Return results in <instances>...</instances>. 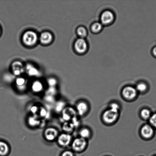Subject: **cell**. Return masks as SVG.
Instances as JSON below:
<instances>
[{
  "label": "cell",
  "mask_w": 156,
  "mask_h": 156,
  "mask_svg": "<svg viewBox=\"0 0 156 156\" xmlns=\"http://www.w3.org/2000/svg\"><path fill=\"white\" fill-rule=\"evenodd\" d=\"M37 37L36 33L33 31L26 32L23 36V41L27 45H34L37 41Z\"/></svg>",
  "instance_id": "1"
},
{
  "label": "cell",
  "mask_w": 156,
  "mask_h": 156,
  "mask_svg": "<svg viewBox=\"0 0 156 156\" xmlns=\"http://www.w3.org/2000/svg\"><path fill=\"white\" fill-rule=\"evenodd\" d=\"M118 114L119 112L115 111L110 108L104 113L103 116L104 120L106 123H113L117 119Z\"/></svg>",
  "instance_id": "2"
},
{
  "label": "cell",
  "mask_w": 156,
  "mask_h": 156,
  "mask_svg": "<svg viewBox=\"0 0 156 156\" xmlns=\"http://www.w3.org/2000/svg\"><path fill=\"white\" fill-rule=\"evenodd\" d=\"M86 144L87 142L85 139L81 137L74 140L73 144V148L74 151H80L85 147Z\"/></svg>",
  "instance_id": "3"
},
{
  "label": "cell",
  "mask_w": 156,
  "mask_h": 156,
  "mask_svg": "<svg viewBox=\"0 0 156 156\" xmlns=\"http://www.w3.org/2000/svg\"><path fill=\"white\" fill-rule=\"evenodd\" d=\"M123 95L125 98L128 99H133L136 96V90L133 87H127L123 89Z\"/></svg>",
  "instance_id": "4"
},
{
  "label": "cell",
  "mask_w": 156,
  "mask_h": 156,
  "mask_svg": "<svg viewBox=\"0 0 156 156\" xmlns=\"http://www.w3.org/2000/svg\"><path fill=\"white\" fill-rule=\"evenodd\" d=\"M87 45L85 40L80 38L78 39L75 44V48L76 51L79 53L85 52L86 51Z\"/></svg>",
  "instance_id": "5"
},
{
  "label": "cell",
  "mask_w": 156,
  "mask_h": 156,
  "mask_svg": "<svg viewBox=\"0 0 156 156\" xmlns=\"http://www.w3.org/2000/svg\"><path fill=\"white\" fill-rule=\"evenodd\" d=\"M114 19V15L110 11H105L102 13L101 20L103 24H108L111 23Z\"/></svg>",
  "instance_id": "6"
},
{
  "label": "cell",
  "mask_w": 156,
  "mask_h": 156,
  "mask_svg": "<svg viewBox=\"0 0 156 156\" xmlns=\"http://www.w3.org/2000/svg\"><path fill=\"white\" fill-rule=\"evenodd\" d=\"M154 128L151 125H146L142 127L141 129L142 135L145 138H149L153 136L154 134Z\"/></svg>",
  "instance_id": "7"
},
{
  "label": "cell",
  "mask_w": 156,
  "mask_h": 156,
  "mask_svg": "<svg viewBox=\"0 0 156 156\" xmlns=\"http://www.w3.org/2000/svg\"><path fill=\"white\" fill-rule=\"evenodd\" d=\"M12 69L14 74L16 76L22 74L24 70L22 64L19 62H14L12 65Z\"/></svg>",
  "instance_id": "8"
},
{
  "label": "cell",
  "mask_w": 156,
  "mask_h": 156,
  "mask_svg": "<svg viewBox=\"0 0 156 156\" xmlns=\"http://www.w3.org/2000/svg\"><path fill=\"white\" fill-rule=\"evenodd\" d=\"M58 135L57 130L53 128H49L45 132V138L49 140H53Z\"/></svg>",
  "instance_id": "9"
},
{
  "label": "cell",
  "mask_w": 156,
  "mask_h": 156,
  "mask_svg": "<svg viewBox=\"0 0 156 156\" xmlns=\"http://www.w3.org/2000/svg\"><path fill=\"white\" fill-rule=\"evenodd\" d=\"M71 136L67 134H62L59 137L58 142L61 146H68L71 140Z\"/></svg>",
  "instance_id": "10"
},
{
  "label": "cell",
  "mask_w": 156,
  "mask_h": 156,
  "mask_svg": "<svg viewBox=\"0 0 156 156\" xmlns=\"http://www.w3.org/2000/svg\"><path fill=\"white\" fill-rule=\"evenodd\" d=\"M52 39V36L51 34L45 32L41 34L40 37L41 42L43 44H47L49 43Z\"/></svg>",
  "instance_id": "11"
},
{
  "label": "cell",
  "mask_w": 156,
  "mask_h": 156,
  "mask_svg": "<svg viewBox=\"0 0 156 156\" xmlns=\"http://www.w3.org/2000/svg\"><path fill=\"white\" fill-rule=\"evenodd\" d=\"M74 110L71 108H67L64 110L63 118L64 120L68 121L71 119L75 114Z\"/></svg>",
  "instance_id": "12"
},
{
  "label": "cell",
  "mask_w": 156,
  "mask_h": 156,
  "mask_svg": "<svg viewBox=\"0 0 156 156\" xmlns=\"http://www.w3.org/2000/svg\"><path fill=\"white\" fill-rule=\"evenodd\" d=\"M88 105L85 102H81L77 105V110L80 115H82L87 112Z\"/></svg>",
  "instance_id": "13"
},
{
  "label": "cell",
  "mask_w": 156,
  "mask_h": 156,
  "mask_svg": "<svg viewBox=\"0 0 156 156\" xmlns=\"http://www.w3.org/2000/svg\"><path fill=\"white\" fill-rule=\"evenodd\" d=\"M9 152V147L7 144L0 141V156H5Z\"/></svg>",
  "instance_id": "14"
},
{
  "label": "cell",
  "mask_w": 156,
  "mask_h": 156,
  "mask_svg": "<svg viewBox=\"0 0 156 156\" xmlns=\"http://www.w3.org/2000/svg\"><path fill=\"white\" fill-rule=\"evenodd\" d=\"M27 69L28 71V74L30 76H37L39 74L38 70L32 66L31 65H27Z\"/></svg>",
  "instance_id": "15"
},
{
  "label": "cell",
  "mask_w": 156,
  "mask_h": 156,
  "mask_svg": "<svg viewBox=\"0 0 156 156\" xmlns=\"http://www.w3.org/2000/svg\"><path fill=\"white\" fill-rule=\"evenodd\" d=\"M43 86L42 84L39 81L35 82L32 85V89L35 92H39L42 90Z\"/></svg>",
  "instance_id": "16"
},
{
  "label": "cell",
  "mask_w": 156,
  "mask_h": 156,
  "mask_svg": "<svg viewBox=\"0 0 156 156\" xmlns=\"http://www.w3.org/2000/svg\"><path fill=\"white\" fill-rule=\"evenodd\" d=\"M141 115L145 119H150L151 116V111L147 109H143L141 112Z\"/></svg>",
  "instance_id": "17"
},
{
  "label": "cell",
  "mask_w": 156,
  "mask_h": 156,
  "mask_svg": "<svg viewBox=\"0 0 156 156\" xmlns=\"http://www.w3.org/2000/svg\"><path fill=\"white\" fill-rule=\"evenodd\" d=\"M80 134L82 138L85 139V138H88L89 136L90 131L89 130L87 129V128H84L80 131Z\"/></svg>",
  "instance_id": "18"
},
{
  "label": "cell",
  "mask_w": 156,
  "mask_h": 156,
  "mask_svg": "<svg viewBox=\"0 0 156 156\" xmlns=\"http://www.w3.org/2000/svg\"><path fill=\"white\" fill-rule=\"evenodd\" d=\"M102 28V24L99 23H96L92 26L91 30L93 32L97 33L101 30Z\"/></svg>",
  "instance_id": "19"
},
{
  "label": "cell",
  "mask_w": 156,
  "mask_h": 156,
  "mask_svg": "<svg viewBox=\"0 0 156 156\" xmlns=\"http://www.w3.org/2000/svg\"><path fill=\"white\" fill-rule=\"evenodd\" d=\"M77 32L78 35L81 37H84L87 36V31L84 27H81L77 29Z\"/></svg>",
  "instance_id": "20"
},
{
  "label": "cell",
  "mask_w": 156,
  "mask_h": 156,
  "mask_svg": "<svg viewBox=\"0 0 156 156\" xmlns=\"http://www.w3.org/2000/svg\"><path fill=\"white\" fill-rule=\"evenodd\" d=\"M136 89L138 91L140 92L145 91L147 89V86L146 84L141 83L137 85Z\"/></svg>",
  "instance_id": "21"
},
{
  "label": "cell",
  "mask_w": 156,
  "mask_h": 156,
  "mask_svg": "<svg viewBox=\"0 0 156 156\" xmlns=\"http://www.w3.org/2000/svg\"><path fill=\"white\" fill-rule=\"evenodd\" d=\"M149 121L151 126L156 128V113L151 116Z\"/></svg>",
  "instance_id": "22"
},
{
  "label": "cell",
  "mask_w": 156,
  "mask_h": 156,
  "mask_svg": "<svg viewBox=\"0 0 156 156\" xmlns=\"http://www.w3.org/2000/svg\"><path fill=\"white\" fill-rule=\"evenodd\" d=\"M29 123L31 126H36L39 123V121L33 117H30L29 119Z\"/></svg>",
  "instance_id": "23"
},
{
  "label": "cell",
  "mask_w": 156,
  "mask_h": 156,
  "mask_svg": "<svg viewBox=\"0 0 156 156\" xmlns=\"http://www.w3.org/2000/svg\"><path fill=\"white\" fill-rule=\"evenodd\" d=\"M25 83V79L22 78H19L16 79V83L18 86L22 87Z\"/></svg>",
  "instance_id": "24"
},
{
  "label": "cell",
  "mask_w": 156,
  "mask_h": 156,
  "mask_svg": "<svg viewBox=\"0 0 156 156\" xmlns=\"http://www.w3.org/2000/svg\"><path fill=\"white\" fill-rule=\"evenodd\" d=\"M73 125L68 123H65L64 125L63 129L66 131H70L73 128Z\"/></svg>",
  "instance_id": "25"
},
{
  "label": "cell",
  "mask_w": 156,
  "mask_h": 156,
  "mask_svg": "<svg viewBox=\"0 0 156 156\" xmlns=\"http://www.w3.org/2000/svg\"><path fill=\"white\" fill-rule=\"evenodd\" d=\"M48 83L50 87H54L57 83V81L55 79L51 78L48 80Z\"/></svg>",
  "instance_id": "26"
},
{
  "label": "cell",
  "mask_w": 156,
  "mask_h": 156,
  "mask_svg": "<svg viewBox=\"0 0 156 156\" xmlns=\"http://www.w3.org/2000/svg\"><path fill=\"white\" fill-rule=\"evenodd\" d=\"M65 104L62 102H59L58 103L56 106V110L58 111H60L64 108Z\"/></svg>",
  "instance_id": "27"
},
{
  "label": "cell",
  "mask_w": 156,
  "mask_h": 156,
  "mask_svg": "<svg viewBox=\"0 0 156 156\" xmlns=\"http://www.w3.org/2000/svg\"><path fill=\"white\" fill-rule=\"evenodd\" d=\"M111 109L115 111L119 112V106L116 103H112L111 105Z\"/></svg>",
  "instance_id": "28"
},
{
  "label": "cell",
  "mask_w": 156,
  "mask_h": 156,
  "mask_svg": "<svg viewBox=\"0 0 156 156\" xmlns=\"http://www.w3.org/2000/svg\"><path fill=\"white\" fill-rule=\"evenodd\" d=\"M48 94H54L56 93V89L54 87H50L48 90Z\"/></svg>",
  "instance_id": "29"
},
{
  "label": "cell",
  "mask_w": 156,
  "mask_h": 156,
  "mask_svg": "<svg viewBox=\"0 0 156 156\" xmlns=\"http://www.w3.org/2000/svg\"><path fill=\"white\" fill-rule=\"evenodd\" d=\"M62 156H74L72 152L70 151H66L62 154Z\"/></svg>",
  "instance_id": "30"
},
{
  "label": "cell",
  "mask_w": 156,
  "mask_h": 156,
  "mask_svg": "<svg viewBox=\"0 0 156 156\" xmlns=\"http://www.w3.org/2000/svg\"><path fill=\"white\" fill-rule=\"evenodd\" d=\"M47 114L46 111H45V110L44 109V108H41L40 111V114L41 116L42 117H44V116H45Z\"/></svg>",
  "instance_id": "31"
},
{
  "label": "cell",
  "mask_w": 156,
  "mask_h": 156,
  "mask_svg": "<svg viewBox=\"0 0 156 156\" xmlns=\"http://www.w3.org/2000/svg\"><path fill=\"white\" fill-rule=\"evenodd\" d=\"M37 108L36 106H33L31 108V111L33 113H35L37 111Z\"/></svg>",
  "instance_id": "32"
},
{
  "label": "cell",
  "mask_w": 156,
  "mask_h": 156,
  "mask_svg": "<svg viewBox=\"0 0 156 156\" xmlns=\"http://www.w3.org/2000/svg\"><path fill=\"white\" fill-rule=\"evenodd\" d=\"M46 100L47 101H53V98L52 96H47L46 97Z\"/></svg>",
  "instance_id": "33"
},
{
  "label": "cell",
  "mask_w": 156,
  "mask_h": 156,
  "mask_svg": "<svg viewBox=\"0 0 156 156\" xmlns=\"http://www.w3.org/2000/svg\"><path fill=\"white\" fill-rule=\"evenodd\" d=\"M153 53L154 55L156 56V47L154 48L153 50Z\"/></svg>",
  "instance_id": "34"
},
{
  "label": "cell",
  "mask_w": 156,
  "mask_h": 156,
  "mask_svg": "<svg viewBox=\"0 0 156 156\" xmlns=\"http://www.w3.org/2000/svg\"></svg>",
  "instance_id": "35"
}]
</instances>
